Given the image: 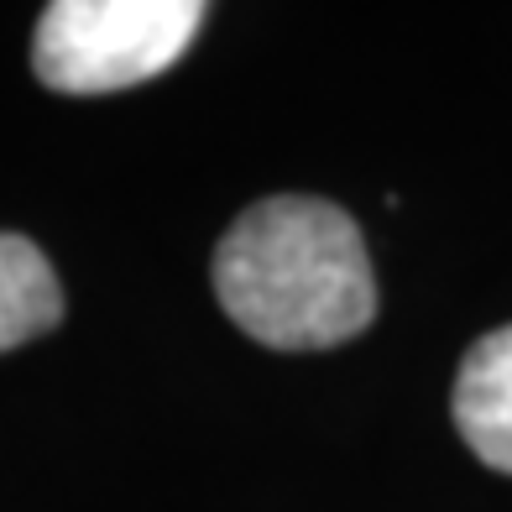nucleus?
<instances>
[{
	"label": "nucleus",
	"mask_w": 512,
	"mask_h": 512,
	"mask_svg": "<svg viewBox=\"0 0 512 512\" xmlns=\"http://www.w3.org/2000/svg\"><path fill=\"white\" fill-rule=\"evenodd\" d=\"M199 27L194 0H58L37 21L32 68L63 95H110L168 74Z\"/></svg>",
	"instance_id": "f03ea898"
},
{
	"label": "nucleus",
	"mask_w": 512,
	"mask_h": 512,
	"mask_svg": "<svg viewBox=\"0 0 512 512\" xmlns=\"http://www.w3.org/2000/svg\"><path fill=\"white\" fill-rule=\"evenodd\" d=\"M63 319V288L53 262L27 236L0 230V351H16L37 335H48Z\"/></svg>",
	"instance_id": "20e7f679"
},
{
	"label": "nucleus",
	"mask_w": 512,
	"mask_h": 512,
	"mask_svg": "<svg viewBox=\"0 0 512 512\" xmlns=\"http://www.w3.org/2000/svg\"><path fill=\"white\" fill-rule=\"evenodd\" d=\"M215 293L236 330L272 351H324L377 319L361 225L330 199L251 204L215 246Z\"/></svg>",
	"instance_id": "f257e3e1"
},
{
	"label": "nucleus",
	"mask_w": 512,
	"mask_h": 512,
	"mask_svg": "<svg viewBox=\"0 0 512 512\" xmlns=\"http://www.w3.org/2000/svg\"><path fill=\"white\" fill-rule=\"evenodd\" d=\"M455 429L471 455L512 476V324L481 335L455 377Z\"/></svg>",
	"instance_id": "7ed1b4c3"
}]
</instances>
